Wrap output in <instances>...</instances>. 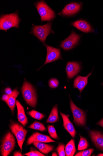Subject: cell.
<instances>
[{"instance_id": "obj_15", "label": "cell", "mask_w": 103, "mask_h": 156, "mask_svg": "<svg viewBox=\"0 0 103 156\" xmlns=\"http://www.w3.org/2000/svg\"><path fill=\"white\" fill-rule=\"evenodd\" d=\"M60 114L63 120L64 128L72 138H75L76 134V131L74 126L69 120L68 115L61 112H60Z\"/></svg>"}, {"instance_id": "obj_10", "label": "cell", "mask_w": 103, "mask_h": 156, "mask_svg": "<svg viewBox=\"0 0 103 156\" xmlns=\"http://www.w3.org/2000/svg\"><path fill=\"white\" fill-rule=\"evenodd\" d=\"M35 142H40L44 143L56 142L49 136L43 135L36 132L33 134L28 139L27 141V145H30Z\"/></svg>"}, {"instance_id": "obj_9", "label": "cell", "mask_w": 103, "mask_h": 156, "mask_svg": "<svg viewBox=\"0 0 103 156\" xmlns=\"http://www.w3.org/2000/svg\"><path fill=\"white\" fill-rule=\"evenodd\" d=\"M46 48L47 51L46 59L45 63L42 66L48 63L62 59L60 50V49L48 45H47Z\"/></svg>"}, {"instance_id": "obj_8", "label": "cell", "mask_w": 103, "mask_h": 156, "mask_svg": "<svg viewBox=\"0 0 103 156\" xmlns=\"http://www.w3.org/2000/svg\"><path fill=\"white\" fill-rule=\"evenodd\" d=\"M80 38L79 35L72 31L71 34L62 42L60 47L65 51L71 50L78 44Z\"/></svg>"}, {"instance_id": "obj_19", "label": "cell", "mask_w": 103, "mask_h": 156, "mask_svg": "<svg viewBox=\"0 0 103 156\" xmlns=\"http://www.w3.org/2000/svg\"><path fill=\"white\" fill-rule=\"evenodd\" d=\"M19 93L18 89H15L14 90L12 93L9 95L8 100L7 104L13 113L16 105V98Z\"/></svg>"}, {"instance_id": "obj_23", "label": "cell", "mask_w": 103, "mask_h": 156, "mask_svg": "<svg viewBox=\"0 0 103 156\" xmlns=\"http://www.w3.org/2000/svg\"><path fill=\"white\" fill-rule=\"evenodd\" d=\"M89 147V143L84 137L80 135V140L78 146V151H83Z\"/></svg>"}, {"instance_id": "obj_25", "label": "cell", "mask_w": 103, "mask_h": 156, "mask_svg": "<svg viewBox=\"0 0 103 156\" xmlns=\"http://www.w3.org/2000/svg\"><path fill=\"white\" fill-rule=\"evenodd\" d=\"M48 129L49 134L51 138L56 140L60 139V138L58 136L56 130L53 126H48Z\"/></svg>"}, {"instance_id": "obj_2", "label": "cell", "mask_w": 103, "mask_h": 156, "mask_svg": "<svg viewBox=\"0 0 103 156\" xmlns=\"http://www.w3.org/2000/svg\"><path fill=\"white\" fill-rule=\"evenodd\" d=\"M20 19L17 12L2 15L0 19V29L6 31L13 27L19 28Z\"/></svg>"}, {"instance_id": "obj_35", "label": "cell", "mask_w": 103, "mask_h": 156, "mask_svg": "<svg viewBox=\"0 0 103 156\" xmlns=\"http://www.w3.org/2000/svg\"><path fill=\"white\" fill-rule=\"evenodd\" d=\"M98 156H103V154L100 153L97 155Z\"/></svg>"}, {"instance_id": "obj_36", "label": "cell", "mask_w": 103, "mask_h": 156, "mask_svg": "<svg viewBox=\"0 0 103 156\" xmlns=\"http://www.w3.org/2000/svg\"><path fill=\"white\" fill-rule=\"evenodd\" d=\"M101 84L103 86V83H101Z\"/></svg>"}, {"instance_id": "obj_27", "label": "cell", "mask_w": 103, "mask_h": 156, "mask_svg": "<svg viewBox=\"0 0 103 156\" xmlns=\"http://www.w3.org/2000/svg\"><path fill=\"white\" fill-rule=\"evenodd\" d=\"M94 149L91 148L89 149L77 153L76 156H90L94 151Z\"/></svg>"}, {"instance_id": "obj_16", "label": "cell", "mask_w": 103, "mask_h": 156, "mask_svg": "<svg viewBox=\"0 0 103 156\" xmlns=\"http://www.w3.org/2000/svg\"><path fill=\"white\" fill-rule=\"evenodd\" d=\"M72 25L79 30L84 33H91L94 31L91 25L86 22L79 20L73 22Z\"/></svg>"}, {"instance_id": "obj_22", "label": "cell", "mask_w": 103, "mask_h": 156, "mask_svg": "<svg viewBox=\"0 0 103 156\" xmlns=\"http://www.w3.org/2000/svg\"><path fill=\"white\" fill-rule=\"evenodd\" d=\"M28 127L29 128L37 130L41 132L45 131L47 130L46 127L43 124L37 121L33 123Z\"/></svg>"}, {"instance_id": "obj_20", "label": "cell", "mask_w": 103, "mask_h": 156, "mask_svg": "<svg viewBox=\"0 0 103 156\" xmlns=\"http://www.w3.org/2000/svg\"><path fill=\"white\" fill-rule=\"evenodd\" d=\"M65 151L66 156H73L74 155L76 150L74 139H71L69 142L65 147Z\"/></svg>"}, {"instance_id": "obj_13", "label": "cell", "mask_w": 103, "mask_h": 156, "mask_svg": "<svg viewBox=\"0 0 103 156\" xmlns=\"http://www.w3.org/2000/svg\"><path fill=\"white\" fill-rule=\"evenodd\" d=\"M92 71L87 76L85 77L80 76H78L73 82V88L78 89L81 94L88 83V78L91 75Z\"/></svg>"}, {"instance_id": "obj_17", "label": "cell", "mask_w": 103, "mask_h": 156, "mask_svg": "<svg viewBox=\"0 0 103 156\" xmlns=\"http://www.w3.org/2000/svg\"><path fill=\"white\" fill-rule=\"evenodd\" d=\"M16 104L18 108V121L25 126L27 124L28 120L25 114L24 108L18 100L16 101Z\"/></svg>"}, {"instance_id": "obj_1", "label": "cell", "mask_w": 103, "mask_h": 156, "mask_svg": "<svg viewBox=\"0 0 103 156\" xmlns=\"http://www.w3.org/2000/svg\"><path fill=\"white\" fill-rule=\"evenodd\" d=\"M23 97L27 103L33 107H36L37 103L36 91L32 85L25 80L21 88Z\"/></svg>"}, {"instance_id": "obj_31", "label": "cell", "mask_w": 103, "mask_h": 156, "mask_svg": "<svg viewBox=\"0 0 103 156\" xmlns=\"http://www.w3.org/2000/svg\"><path fill=\"white\" fill-rule=\"evenodd\" d=\"M12 91L10 88H7L5 90V93L8 95H10L12 93Z\"/></svg>"}, {"instance_id": "obj_29", "label": "cell", "mask_w": 103, "mask_h": 156, "mask_svg": "<svg viewBox=\"0 0 103 156\" xmlns=\"http://www.w3.org/2000/svg\"><path fill=\"white\" fill-rule=\"evenodd\" d=\"M24 155L28 156H45V155L39 151H32L24 154Z\"/></svg>"}, {"instance_id": "obj_18", "label": "cell", "mask_w": 103, "mask_h": 156, "mask_svg": "<svg viewBox=\"0 0 103 156\" xmlns=\"http://www.w3.org/2000/svg\"><path fill=\"white\" fill-rule=\"evenodd\" d=\"M33 144L41 153L45 154H48L53 151L54 148L53 146L48 145L40 142H35Z\"/></svg>"}, {"instance_id": "obj_7", "label": "cell", "mask_w": 103, "mask_h": 156, "mask_svg": "<svg viewBox=\"0 0 103 156\" xmlns=\"http://www.w3.org/2000/svg\"><path fill=\"white\" fill-rule=\"evenodd\" d=\"M70 105L74 122L79 126H84L86 121V116L85 112L76 106L71 98H70Z\"/></svg>"}, {"instance_id": "obj_32", "label": "cell", "mask_w": 103, "mask_h": 156, "mask_svg": "<svg viewBox=\"0 0 103 156\" xmlns=\"http://www.w3.org/2000/svg\"><path fill=\"white\" fill-rule=\"evenodd\" d=\"M14 156H23L20 151H16L14 152L13 154Z\"/></svg>"}, {"instance_id": "obj_14", "label": "cell", "mask_w": 103, "mask_h": 156, "mask_svg": "<svg viewBox=\"0 0 103 156\" xmlns=\"http://www.w3.org/2000/svg\"><path fill=\"white\" fill-rule=\"evenodd\" d=\"M81 7V5L79 3H70L65 7L61 14L65 16H72L77 13L80 10Z\"/></svg>"}, {"instance_id": "obj_21", "label": "cell", "mask_w": 103, "mask_h": 156, "mask_svg": "<svg viewBox=\"0 0 103 156\" xmlns=\"http://www.w3.org/2000/svg\"><path fill=\"white\" fill-rule=\"evenodd\" d=\"M58 120V106L56 105L52 108L46 122L47 123H54L56 122Z\"/></svg>"}, {"instance_id": "obj_5", "label": "cell", "mask_w": 103, "mask_h": 156, "mask_svg": "<svg viewBox=\"0 0 103 156\" xmlns=\"http://www.w3.org/2000/svg\"><path fill=\"white\" fill-rule=\"evenodd\" d=\"M10 129L12 133L15 136L18 144L22 151V147L25 140L27 131L21 125L16 122H12L10 125Z\"/></svg>"}, {"instance_id": "obj_11", "label": "cell", "mask_w": 103, "mask_h": 156, "mask_svg": "<svg viewBox=\"0 0 103 156\" xmlns=\"http://www.w3.org/2000/svg\"><path fill=\"white\" fill-rule=\"evenodd\" d=\"M89 133L96 147L103 151V133L97 131L90 130Z\"/></svg>"}, {"instance_id": "obj_4", "label": "cell", "mask_w": 103, "mask_h": 156, "mask_svg": "<svg viewBox=\"0 0 103 156\" xmlns=\"http://www.w3.org/2000/svg\"><path fill=\"white\" fill-rule=\"evenodd\" d=\"M36 7L42 21H51L55 18L54 11L43 1L38 2Z\"/></svg>"}, {"instance_id": "obj_26", "label": "cell", "mask_w": 103, "mask_h": 156, "mask_svg": "<svg viewBox=\"0 0 103 156\" xmlns=\"http://www.w3.org/2000/svg\"><path fill=\"white\" fill-rule=\"evenodd\" d=\"M58 155L59 156H65L66 155L65 147L64 144H60L56 149Z\"/></svg>"}, {"instance_id": "obj_28", "label": "cell", "mask_w": 103, "mask_h": 156, "mask_svg": "<svg viewBox=\"0 0 103 156\" xmlns=\"http://www.w3.org/2000/svg\"><path fill=\"white\" fill-rule=\"evenodd\" d=\"M50 87L52 89H55L58 87L59 84L58 80L55 78H53L50 80L49 82Z\"/></svg>"}, {"instance_id": "obj_30", "label": "cell", "mask_w": 103, "mask_h": 156, "mask_svg": "<svg viewBox=\"0 0 103 156\" xmlns=\"http://www.w3.org/2000/svg\"><path fill=\"white\" fill-rule=\"evenodd\" d=\"M9 97V95L8 94H4L2 98V101L5 102L6 104L7 103Z\"/></svg>"}, {"instance_id": "obj_3", "label": "cell", "mask_w": 103, "mask_h": 156, "mask_svg": "<svg viewBox=\"0 0 103 156\" xmlns=\"http://www.w3.org/2000/svg\"><path fill=\"white\" fill-rule=\"evenodd\" d=\"M52 23H48L43 25H34L33 27L32 33L44 44H45L47 37L50 34H54L52 28Z\"/></svg>"}, {"instance_id": "obj_34", "label": "cell", "mask_w": 103, "mask_h": 156, "mask_svg": "<svg viewBox=\"0 0 103 156\" xmlns=\"http://www.w3.org/2000/svg\"><path fill=\"white\" fill-rule=\"evenodd\" d=\"M52 156H58V154H57L55 152H53L52 153Z\"/></svg>"}, {"instance_id": "obj_12", "label": "cell", "mask_w": 103, "mask_h": 156, "mask_svg": "<svg viewBox=\"0 0 103 156\" xmlns=\"http://www.w3.org/2000/svg\"><path fill=\"white\" fill-rule=\"evenodd\" d=\"M81 68L80 65L76 62L68 63L66 67V71L69 79H72L80 72Z\"/></svg>"}, {"instance_id": "obj_6", "label": "cell", "mask_w": 103, "mask_h": 156, "mask_svg": "<svg viewBox=\"0 0 103 156\" xmlns=\"http://www.w3.org/2000/svg\"><path fill=\"white\" fill-rule=\"evenodd\" d=\"M16 144V140L13 135L8 132L4 138L1 146V154L7 156L12 151Z\"/></svg>"}, {"instance_id": "obj_33", "label": "cell", "mask_w": 103, "mask_h": 156, "mask_svg": "<svg viewBox=\"0 0 103 156\" xmlns=\"http://www.w3.org/2000/svg\"><path fill=\"white\" fill-rule=\"evenodd\" d=\"M97 124L103 128V119L97 122Z\"/></svg>"}, {"instance_id": "obj_24", "label": "cell", "mask_w": 103, "mask_h": 156, "mask_svg": "<svg viewBox=\"0 0 103 156\" xmlns=\"http://www.w3.org/2000/svg\"><path fill=\"white\" fill-rule=\"evenodd\" d=\"M28 114L34 119L41 120L45 118V115L36 111L33 110L28 112Z\"/></svg>"}]
</instances>
